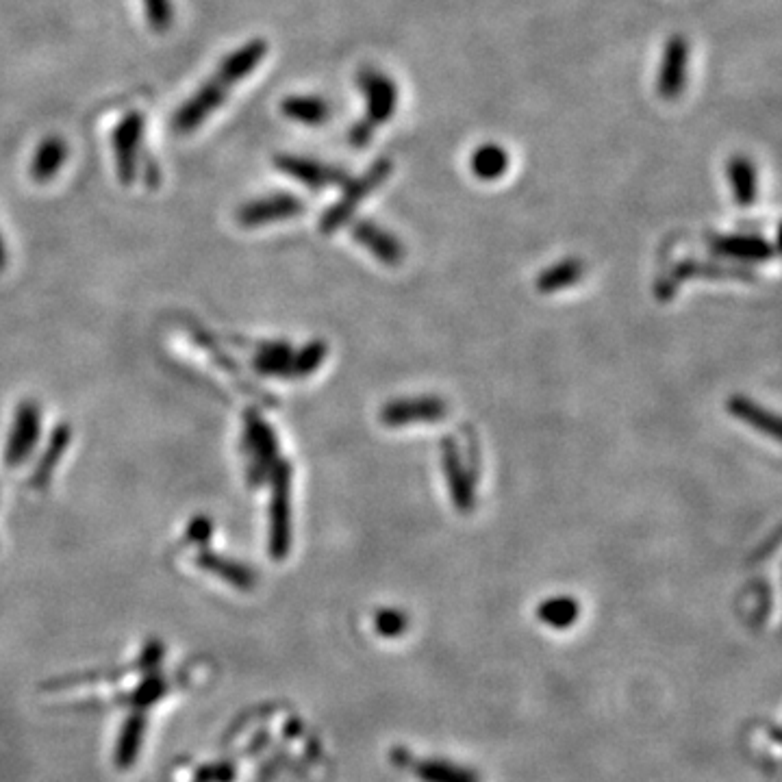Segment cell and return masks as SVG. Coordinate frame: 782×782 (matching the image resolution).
<instances>
[{"label":"cell","mask_w":782,"mask_h":782,"mask_svg":"<svg viewBox=\"0 0 782 782\" xmlns=\"http://www.w3.org/2000/svg\"><path fill=\"white\" fill-rule=\"evenodd\" d=\"M294 359V348L287 342H268L259 346L252 368L261 376H281L289 378V365Z\"/></svg>","instance_id":"cell-22"},{"label":"cell","mask_w":782,"mask_h":782,"mask_svg":"<svg viewBox=\"0 0 782 782\" xmlns=\"http://www.w3.org/2000/svg\"><path fill=\"white\" fill-rule=\"evenodd\" d=\"M726 409L733 413L737 420L754 426L756 431H761V433L774 437V439H780V420L776 418L772 411L759 407L750 398H746V396L728 398Z\"/></svg>","instance_id":"cell-20"},{"label":"cell","mask_w":782,"mask_h":782,"mask_svg":"<svg viewBox=\"0 0 782 782\" xmlns=\"http://www.w3.org/2000/svg\"><path fill=\"white\" fill-rule=\"evenodd\" d=\"M537 615L552 628H567L578 617V602L572 598H552L541 604Z\"/></svg>","instance_id":"cell-28"},{"label":"cell","mask_w":782,"mask_h":782,"mask_svg":"<svg viewBox=\"0 0 782 782\" xmlns=\"http://www.w3.org/2000/svg\"><path fill=\"white\" fill-rule=\"evenodd\" d=\"M237 769L233 761H218L200 765L194 774L196 782H235Z\"/></svg>","instance_id":"cell-30"},{"label":"cell","mask_w":782,"mask_h":782,"mask_svg":"<svg viewBox=\"0 0 782 782\" xmlns=\"http://www.w3.org/2000/svg\"><path fill=\"white\" fill-rule=\"evenodd\" d=\"M196 563H198V567H203L205 572H209L216 578L224 580V583L233 585L235 589L248 591V589H252V587L257 585V576H255V572L250 570L248 565L237 563L233 559L220 557V554L211 552L207 548H200L198 557H196Z\"/></svg>","instance_id":"cell-16"},{"label":"cell","mask_w":782,"mask_h":782,"mask_svg":"<svg viewBox=\"0 0 782 782\" xmlns=\"http://www.w3.org/2000/svg\"><path fill=\"white\" fill-rule=\"evenodd\" d=\"M376 630L381 635H387V637H396L400 633H405L407 628V617L405 613L400 611H381L376 615Z\"/></svg>","instance_id":"cell-33"},{"label":"cell","mask_w":782,"mask_h":782,"mask_svg":"<svg viewBox=\"0 0 782 782\" xmlns=\"http://www.w3.org/2000/svg\"><path fill=\"white\" fill-rule=\"evenodd\" d=\"M357 85L365 98V120L378 126L394 118L398 109V87L394 79L376 68H361Z\"/></svg>","instance_id":"cell-6"},{"label":"cell","mask_w":782,"mask_h":782,"mask_svg":"<svg viewBox=\"0 0 782 782\" xmlns=\"http://www.w3.org/2000/svg\"><path fill=\"white\" fill-rule=\"evenodd\" d=\"M689 279H715V281H754L756 274L748 270L746 266H739V263H720V261H680L678 266L672 270V274L667 279L659 281L657 287V298L659 300H670L672 294L676 292V287L689 281Z\"/></svg>","instance_id":"cell-5"},{"label":"cell","mask_w":782,"mask_h":782,"mask_svg":"<svg viewBox=\"0 0 782 782\" xmlns=\"http://www.w3.org/2000/svg\"><path fill=\"white\" fill-rule=\"evenodd\" d=\"M391 172H394V161L389 157H381L376 159L372 166L359 176V179H352V181L348 179L342 198L322 213L320 218L322 233L331 235L342 229V226L352 218V213H355L361 200L368 198L376 187H381L389 179Z\"/></svg>","instance_id":"cell-3"},{"label":"cell","mask_w":782,"mask_h":782,"mask_svg":"<svg viewBox=\"0 0 782 782\" xmlns=\"http://www.w3.org/2000/svg\"><path fill=\"white\" fill-rule=\"evenodd\" d=\"M281 111L285 118L305 126H322L331 118V107L320 96H287Z\"/></svg>","instance_id":"cell-21"},{"label":"cell","mask_w":782,"mask_h":782,"mask_svg":"<svg viewBox=\"0 0 782 782\" xmlns=\"http://www.w3.org/2000/svg\"><path fill=\"white\" fill-rule=\"evenodd\" d=\"M270 557L283 561L292 548V465L279 459L270 472Z\"/></svg>","instance_id":"cell-2"},{"label":"cell","mask_w":782,"mask_h":782,"mask_svg":"<svg viewBox=\"0 0 782 782\" xmlns=\"http://www.w3.org/2000/svg\"><path fill=\"white\" fill-rule=\"evenodd\" d=\"M168 693V683L159 672L155 674H146L140 685H137L131 693H126L124 698H120L122 704L131 706L133 711H146L150 706L157 704L163 696Z\"/></svg>","instance_id":"cell-26"},{"label":"cell","mask_w":782,"mask_h":782,"mask_svg":"<svg viewBox=\"0 0 782 782\" xmlns=\"http://www.w3.org/2000/svg\"><path fill=\"white\" fill-rule=\"evenodd\" d=\"M274 763H276V761H272V763H268L266 767H263V769H261V774L257 776L255 782H268L270 776H272V772H274Z\"/></svg>","instance_id":"cell-35"},{"label":"cell","mask_w":782,"mask_h":782,"mask_svg":"<svg viewBox=\"0 0 782 782\" xmlns=\"http://www.w3.org/2000/svg\"><path fill=\"white\" fill-rule=\"evenodd\" d=\"M66 157H68V146L63 142V137L59 135L44 137V142L37 146L31 161V168H29L31 179L37 183H48L50 179H55L63 163H66Z\"/></svg>","instance_id":"cell-18"},{"label":"cell","mask_w":782,"mask_h":782,"mask_svg":"<svg viewBox=\"0 0 782 782\" xmlns=\"http://www.w3.org/2000/svg\"><path fill=\"white\" fill-rule=\"evenodd\" d=\"M472 172L481 181H498L509 170V153L498 144H483L472 155Z\"/></svg>","instance_id":"cell-23"},{"label":"cell","mask_w":782,"mask_h":782,"mask_svg":"<svg viewBox=\"0 0 782 782\" xmlns=\"http://www.w3.org/2000/svg\"><path fill=\"white\" fill-rule=\"evenodd\" d=\"M5 266H7V248H5L3 235H0V272L5 270Z\"/></svg>","instance_id":"cell-36"},{"label":"cell","mask_w":782,"mask_h":782,"mask_svg":"<svg viewBox=\"0 0 782 782\" xmlns=\"http://www.w3.org/2000/svg\"><path fill=\"white\" fill-rule=\"evenodd\" d=\"M42 431V411L35 402H22L16 411V420L14 426H11V433L7 439V448H5V463L9 468H16V465L24 463L40 439Z\"/></svg>","instance_id":"cell-12"},{"label":"cell","mask_w":782,"mask_h":782,"mask_svg":"<svg viewBox=\"0 0 782 782\" xmlns=\"http://www.w3.org/2000/svg\"><path fill=\"white\" fill-rule=\"evenodd\" d=\"M244 448L248 454V483L259 487L270 478L274 463L279 461V441L272 426L257 411H248L244 420Z\"/></svg>","instance_id":"cell-4"},{"label":"cell","mask_w":782,"mask_h":782,"mask_svg":"<svg viewBox=\"0 0 782 782\" xmlns=\"http://www.w3.org/2000/svg\"><path fill=\"white\" fill-rule=\"evenodd\" d=\"M274 166L279 168L283 174H287L289 179H296L300 183H305L307 187L320 192V189L329 187V185H346L348 183V172L329 166V163L318 161V159H309V157H300V155H276L274 157Z\"/></svg>","instance_id":"cell-11"},{"label":"cell","mask_w":782,"mask_h":782,"mask_svg":"<svg viewBox=\"0 0 782 782\" xmlns=\"http://www.w3.org/2000/svg\"><path fill=\"white\" fill-rule=\"evenodd\" d=\"M144 137V113L129 111L118 122L113 131V155H116L118 179L124 185H131L137 176V161H140Z\"/></svg>","instance_id":"cell-7"},{"label":"cell","mask_w":782,"mask_h":782,"mask_svg":"<svg viewBox=\"0 0 782 782\" xmlns=\"http://www.w3.org/2000/svg\"><path fill=\"white\" fill-rule=\"evenodd\" d=\"M709 248L735 263H763L776 257V246L756 235H717L709 239Z\"/></svg>","instance_id":"cell-14"},{"label":"cell","mask_w":782,"mask_h":782,"mask_svg":"<svg viewBox=\"0 0 782 782\" xmlns=\"http://www.w3.org/2000/svg\"><path fill=\"white\" fill-rule=\"evenodd\" d=\"M144 7H146V18L150 29L163 33L172 27L174 22L172 0H144Z\"/></svg>","instance_id":"cell-29"},{"label":"cell","mask_w":782,"mask_h":782,"mask_svg":"<svg viewBox=\"0 0 782 782\" xmlns=\"http://www.w3.org/2000/svg\"><path fill=\"white\" fill-rule=\"evenodd\" d=\"M305 213V203L292 194H270L252 200L237 209V222L246 229H257V226L270 224L276 220H287Z\"/></svg>","instance_id":"cell-13"},{"label":"cell","mask_w":782,"mask_h":782,"mask_svg":"<svg viewBox=\"0 0 782 782\" xmlns=\"http://www.w3.org/2000/svg\"><path fill=\"white\" fill-rule=\"evenodd\" d=\"M448 405L437 396L402 398L391 400L381 409V422L389 428H400L409 424H433L444 420Z\"/></svg>","instance_id":"cell-10"},{"label":"cell","mask_w":782,"mask_h":782,"mask_svg":"<svg viewBox=\"0 0 782 782\" xmlns=\"http://www.w3.org/2000/svg\"><path fill=\"white\" fill-rule=\"evenodd\" d=\"M441 468H444L454 507L461 513H472L476 504L474 474L470 465L463 461V454L452 437H444V441H441Z\"/></svg>","instance_id":"cell-8"},{"label":"cell","mask_w":782,"mask_h":782,"mask_svg":"<svg viewBox=\"0 0 782 782\" xmlns=\"http://www.w3.org/2000/svg\"><path fill=\"white\" fill-rule=\"evenodd\" d=\"M374 129H376V126H374L370 120L361 118L359 122L352 124V129L348 131V140H350V144L355 146V148H365V146H368V144L372 142Z\"/></svg>","instance_id":"cell-34"},{"label":"cell","mask_w":782,"mask_h":782,"mask_svg":"<svg viewBox=\"0 0 782 782\" xmlns=\"http://www.w3.org/2000/svg\"><path fill=\"white\" fill-rule=\"evenodd\" d=\"M70 441H72V431H70V428H68L66 424L57 426V428H55V433H53V437H50V441H48V446H46L44 454H42L40 463H37V470H35V476H33V483H35L37 487H44V485L48 483V478L53 476V472H55V468H57V463L61 461L63 452H66V448H68Z\"/></svg>","instance_id":"cell-25"},{"label":"cell","mask_w":782,"mask_h":782,"mask_svg":"<svg viewBox=\"0 0 782 782\" xmlns=\"http://www.w3.org/2000/svg\"><path fill=\"white\" fill-rule=\"evenodd\" d=\"M163 657H166V646H163V641H159V639L148 641L140 654V659H137V663H135V670L142 672L144 676L155 674V672H159Z\"/></svg>","instance_id":"cell-31"},{"label":"cell","mask_w":782,"mask_h":782,"mask_svg":"<svg viewBox=\"0 0 782 782\" xmlns=\"http://www.w3.org/2000/svg\"><path fill=\"white\" fill-rule=\"evenodd\" d=\"M350 233L383 266H400L402 259H405V248H402L398 239L372 220H355L350 224Z\"/></svg>","instance_id":"cell-15"},{"label":"cell","mask_w":782,"mask_h":782,"mask_svg":"<svg viewBox=\"0 0 782 782\" xmlns=\"http://www.w3.org/2000/svg\"><path fill=\"white\" fill-rule=\"evenodd\" d=\"M211 535H213V522L205 515H196L185 531L187 544H194L198 548H207Z\"/></svg>","instance_id":"cell-32"},{"label":"cell","mask_w":782,"mask_h":782,"mask_svg":"<svg viewBox=\"0 0 782 782\" xmlns=\"http://www.w3.org/2000/svg\"><path fill=\"white\" fill-rule=\"evenodd\" d=\"M585 274V266L580 259H563L561 263H554L548 270L537 276V289L541 294H554L561 292L565 287L576 285Z\"/></svg>","instance_id":"cell-24"},{"label":"cell","mask_w":782,"mask_h":782,"mask_svg":"<svg viewBox=\"0 0 782 782\" xmlns=\"http://www.w3.org/2000/svg\"><path fill=\"white\" fill-rule=\"evenodd\" d=\"M326 352H329V348H326L324 342H309L307 346H302L298 352H294L292 365H289V378L311 376L326 359Z\"/></svg>","instance_id":"cell-27"},{"label":"cell","mask_w":782,"mask_h":782,"mask_svg":"<svg viewBox=\"0 0 782 782\" xmlns=\"http://www.w3.org/2000/svg\"><path fill=\"white\" fill-rule=\"evenodd\" d=\"M268 55L266 40H250L248 44L239 46L235 53L226 57L216 72V77L200 85V90L185 100L174 113L172 129L176 133H192L203 124L213 111H218L220 105L229 98L233 85L250 77L259 63Z\"/></svg>","instance_id":"cell-1"},{"label":"cell","mask_w":782,"mask_h":782,"mask_svg":"<svg viewBox=\"0 0 782 782\" xmlns=\"http://www.w3.org/2000/svg\"><path fill=\"white\" fill-rule=\"evenodd\" d=\"M728 181L733 185V196L737 205L750 207L754 205L756 194H759V176H756V166L746 155H735L726 163Z\"/></svg>","instance_id":"cell-19"},{"label":"cell","mask_w":782,"mask_h":782,"mask_svg":"<svg viewBox=\"0 0 782 782\" xmlns=\"http://www.w3.org/2000/svg\"><path fill=\"white\" fill-rule=\"evenodd\" d=\"M689 77V42L683 35H672L663 48L657 72V94L663 100L683 96Z\"/></svg>","instance_id":"cell-9"},{"label":"cell","mask_w":782,"mask_h":782,"mask_svg":"<svg viewBox=\"0 0 782 782\" xmlns=\"http://www.w3.org/2000/svg\"><path fill=\"white\" fill-rule=\"evenodd\" d=\"M146 728H148V720L144 711H133L124 720L116 743V752H113V761H116V767L120 772H126V769H131L135 765L137 756L142 752Z\"/></svg>","instance_id":"cell-17"}]
</instances>
